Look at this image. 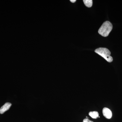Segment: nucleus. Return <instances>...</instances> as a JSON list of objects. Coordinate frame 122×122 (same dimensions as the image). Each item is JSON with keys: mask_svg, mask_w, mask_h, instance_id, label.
Here are the masks:
<instances>
[{"mask_svg": "<svg viewBox=\"0 0 122 122\" xmlns=\"http://www.w3.org/2000/svg\"><path fill=\"white\" fill-rule=\"evenodd\" d=\"M12 104L10 103H6L4 106H2L0 109V114L4 113L5 112L9 110L11 107Z\"/></svg>", "mask_w": 122, "mask_h": 122, "instance_id": "nucleus-4", "label": "nucleus"}, {"mask_svg": "<svg viewBox=\"0 0 122 122\" xmlns=\"http://www.w3.org/2000/svg\"><path fill=\"white\" fill-rule=\"evenodd\" d=\"M83 1L86 7L90 8L92 6L93 1L92 0H83Z\"/></svg>", "mask_w": 122, "mask_h": 122, "instance_id": "nucleus-6", "label": "nucleus"}, {"mask_svg": "<svg viewBox=\"0 0 122 122\" xmlns=\"http://www.w3.org/2000/svg\"><path fill=\"white\" fill-rule=\"evenodd\" d=\"M86 118H88V117H87V116H86Z\"/></svg>", "mask_w": 122, "mask_h": 122, "instance_id": "nucleus-9", "label": "nucleus"}, {"mask_svg": "<svg viewBox=\"0 0 122 122\" xmlns=\"http://www.w3.org/2000/svg\"><path fill=\"white\" fill-rule=\"evenodd\" d=\"M89 115L93 119H96L98 117L99 114L97 111L90 112L89 113Z\"/></svg>", "mask_w": 122, "mask_h": 122, "instance_id": "nucleus-5", "label": "nucleus"}, {"mask_svg": "<svg viewBox=\"0 0 122 122\" xmlns=\"http://www.w3.org/2000/svg\"><path fill=\"white\" fill-rule=\"evenodd\" d=\"M103 116L107 119L111 118L112 117V112L111 110L107 107H104L103 109Z\"/></svg>", "mask_w": 122, "mask_h": 122, "instance_id": "nucleus-3", "label": "nucleus"}, {"mask_svg": "<svg viewBox=\"0 0 122 122\" xmlns=\"http://www.w3.org/2000/svg\"><path fill=\"white\" fill-rule=\"evenodd\" d=\"M95 52L106 59L107 62H111L113 61L112 57L111 56L110 51L106 48H99L96 49Z\"/></svg>", "mask_w": 122, "mask_h": 122, "instance_id": "nucleus-2", "label": "nucleus"}, {"mask_svg": "<svg viewBox=\"0 0 122 122\" xmlns=\"http://www.w3.org/2000/svg\"><path fill=\"white\" fill-rule=\"evenodd\" d=\"M70 1L72 3H74L76 1V0H70Z\"/></svg>", "mask_w": 122, "mask_h": 122, "instance_id": "nucleus-8", "label": "nucleus"}, {"mask_svg": "<svg viewBox=\"0 0 122 122\" xmlns=\"http://www.w3.org/2000/svg\"><path fill=\"white\" fill-rule=\"evenodd\" d=\"M83 122H93V121L89 120L88 119L86 118L83 119Z\"/></svg>", "mask_w": 122, "mask_h": 122, "instance_id": "nucleus-7", "label": "nucleus"}, {"mask_svg": "<svg viewBox=\"0 0 122 122\" xmlns=\"http://www.w3.org/2000/svg\"><path fill=\"white\" fill-rule=\"evenodd\" d=\"M113 28L112 24L109 21L104 22L98 30V33L103 37H107L109 35Z\"/></svg>", "mask_w": 122, "mask_h": 122, "instance_id": "nucleus-1", "label": "nucleus"}]
</instances>
